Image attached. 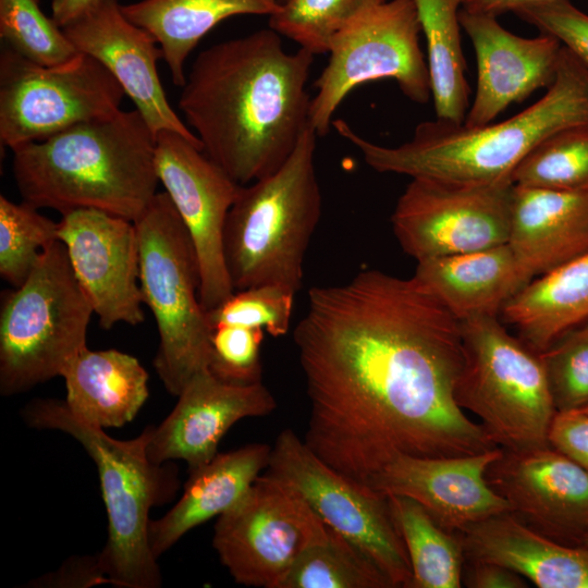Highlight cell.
Segmentation results:
<instances>
[{
	"instance_id": "obj_1",
	"label": "cell",
	"mask_w": 588,
	"mask_h": 588,
	"mask_svg": "<svg viewBox=\"0 0 588 588\" xmlns=\"http://www.w3.org/2000/svg\"><path fill=\"white\" fill-rule=\"evenodd\" d=\"M293 338L310 404L304 441L345 477L370 487L400 456L498 448L455 400L461 321L414 277L365 269L311 287Z\"/></svg>"
},
{
	"instance_id": "obj_2",
	"label": "cell",
	"mask_w": 588,
	"mask_h": 588,
	"mask_svg": "<svg viewBox=\"0 0 588 588\" xmlns=\"http://www.w3.org/2000/svg\"><path fill=\"white\" fill-rule=\"evenodd\" d=\"M262 28L198 53L179 108L204 152L240 185L277 171L310 126L311 52Z\"/></svg>"
},
{
	"instance_id": "obj_3",
	"label": "cell",
	"mask_w": 588,
	"mask_h": 588,
	"mask_svg": "<svg viewBox=\"0 0 588 588\" xmlns=\"http://www.w3.org/2000/svg\"><path fill=\"white\" fill-rule=\"evenodd\" d=\"M583 124H588V69L563 46L546 94L498 123L467 126L436 118L419 123L409 140L389 147L360 136L344 120L332 122L377 172L466 184L512 183L516 167L543 139Z\"/></svg>"
},
{
	"instance_id": "obj_4",
	"label": "cell",
	"mask_w": 588,
	"mask_h": 588,
	"mask_svg": "<svg viewBox=\"0 0 588 588\" xmlns=\"http://www.w3.org/2000/svg\"><path fill=\"white\" fill-rule=\"evenodd\" d=\"M12 152L23 201L38 209H96L134 222L158 193L156 135L135 108Z\"/></svg>"
},
{
	"instance_id": "obj_5",
	"label": "cell",
	"mask_w": 588,
	"mask_h": 588,
	"mask_svg": "<svg viewBox=\"0 0 588 588\" xmlns=\"http://www.w3.org/2000/svg\"><path fill=\"white\" fill-rule=\"evenodd\" d=\"M27 425L68 433L93 458L108 517V538L95 556L105 579L119 588H158L161 573L149 543L150 510L169 502L179 488L174 465L147 454L151 426L136 438L118 440L73 414L65 401L36 399L22 411Z\"/></svg>"
},
{
	"instance_id": "obj_6",
	"label": "cell",
	"mask_w": 588,
	"mask_h": 588,
	"mask_svg": "<svg viewBox=\"0 0 588 588\" xmlns=\"http://www.w3.org/2000/svg\"><path fill=\"white\" fill-rule=\"evenodd\" d=\"M316 138L309 126L277 171L240 186L223 230L234 291L275 284L297 293L303 286L305 256L322 210Z\"/></svg>"
},
{
	"instance_id": "obj_7",
	"label": "cell",
	"mask_w": 588,
	"mask_h": 588,
	"mask_svg": "<svg viewBox=\"0 0 588 588\" xmlns=\"http://www.w3.org/2000/svg\"><path fill=\"white\" fill-rule=\"evenodd\" d=\"M134 223L143 302L159 333L154 367L166 390L177 396L196 372L208 368L210 357L212 328L199 299L197 256L166 192H158Z\"/></svg>"
},
{
	"instance_id": "obj_8",
	"label": "cell",
	"mask_w": 588,
	"mask_h": 588,
	"mask_svg": "<svg viewBox=\"0 0 588 588\" xmlns=\"http://www.w3.org/2000/svg\"><path fill=\"white\" fill-rule=\"evenodd\" d=\"M93 306L60 240L41 253L25 282L2 292L0 392L13 395L54 377L86 344Z\"/></svg>"
},
{
	"instance_id": "obj_9",
	"label": "cell",
	"mask_w": 588,
	"mask_h": 588,
	"mask_svg": "<svg viewBox=\"0 0 588 588\" xmlns=\"http://www.w3.org/2000/svg\"><path fill=\"white\" fill-rule=\"evenodd\" d=\"M463 366L455 400L500 448L523 451L550 445L556 414L539 352L513 336L493 316L461 321Z\"/></svg>"
},
{
	"instance_id": "obj_10",
	"label": "cell",
	"mask_w": 588,
	"mask_h": 588,
	"mask_svg": "<svg viewBox=\"0 0 588 588\" xmlns=\"http://www.w3.org/2000/svg\"><path fill=\"white\" fill-rule=\"evenodd\" d=\"M420 32L413 0H383L362 11L332 37L310 102L309 124L317 136L327 135L334 112L354 88L376 79H394L414 102L430 99Z\"/></svg>"
},
{
	"instance_id": "obj_11",
	"label": "cell",
	"mask_w": 588,
	"mask_h": 588,
	"mask_svg": "<svg viewBox=\"0 0 588 588\" xmlns=\"http://www.w3.org/2000/svg\"><path fill=\"white\" fill-rule=\"evenodd\" d=\"M122 87L93 57L53 65L4 47L0 54V140L11 150L121 110Z\"/></svg>"
},
{
	"instance_id": "obj_12",
	"label": "cell",
	"mask_w": 588,
	"mask_h": 588,
	"mask_svg": "<svg viewBox=\"0 0 588 588\" xmlns=\"http://www.w3.org/2000/svg\"><path fill=\"white\" fill-rule=\"evenodd\" d=\"M266 470L295 491L327 527L363 551L393 588H411V563L387 494L334 470L292 429L277 437Z\"/></svg>"
},
{
	"instance_id": "obj_13",
	"label": "cell",
	"mask_w": 588,
	"mask_h": 588,
	"mask_svg": "<svg viewBox=\"0 0 588 588\" xmlns=\"http://www.w3.org/2000/svg\"><path fill=\"white\" fill-rule=\"evenodd\" d=\"M327 532L295 491L264 474L218 517L212 544L236 583L278 588L297 559Z\"/></svg>"
},
{
	"instance_id": "obj_14",
	"label": "cell",
	"mask_w": 588,
	"mask_h": 588,
	"mask_svg": "<svg viewBox=\"0 0 588 588\" xmlns=\"http://www.w3.org/2000/svg\"><path fill=\"white\" fill-rule=\"evenodd\" d=\"M513 186L413 177L391 216L393 233L416 261L506 244Z\"/></svg>"
},
{
	"instance_id": "obj_15",
	"label": "cell",
	"mask_w": 588,
	"mask_h": 588,
	"mask_svg": "<svg viewBox=\"0 0 588 588\" xmlns=\"http://www.w3.org/2000/svg\"><path fill=\"white\" fill-rule=\"evenodd\" d=\"M156 170L193 242L199 266V299L208 311L233 292L223 249L228 212L240 184L179 133L156 135Z\"/></svg>"
},
{
	"instance_id": "obj_16",
	"label": "cell",
	"mask_w": 588,
	"mask_h": 588,
	"mask_svg": "<svg viewBox=\"0 0 588 588\" xmlns=\"http://www.w3.org/2000/svg\"><path fill=\"white\" fill-rule=\"evenodd\" d=\"M58 240L102 329L145 321L133 221L101 210L76 209L62 213Z\"/></svg>"
},
{
	"instance_id": "obj_17",
	"label": "cell",
	"mask_w": 588,
	"mask_h": 588,
	"mask_svg": "<svg viewBox=\"0 0 588 588\" xmlns=\"http://www.w3.org/2000/svg\"><path fill=\"white\" fill-rule=\"evenodd\" d=\"M489 486L534 530L583 546L588 529V470L551 445L504 450L486 471Z\"/></svg>"
},
{
	"instance_id": "obj_18",
	"label": "cell",
	"mask_w": 588,
	"mask_h": 588,
	"mask_svg": "<svg viewBox=\"0 0 588 588\" xmlns=\"http://www.w3.org/2000/svg\"><path fill=\"white\" fill-rule=\"evenodd\" d=\"M63 30L79 52L110 72L155 135L172 131L201 146L166 96L157 70L163 59L159 45L125 16L119 0H102Z\"/></svg>"
},
{
	"instance_id": "obj_19",
	"label": "cell",
	"mask_w": 588,
	"mask_h": 588,
	"mask_svg": "<svg viewBox=\"0 0 588 588\" xmlns=\"http://www.w3.org/2000/svg\"><path fill=\"white\" fill-rule=\"evenodd\" d=\"M158 426L151 427L147 454L156 464L182 460L195 469L218 454V445L238 420L269 415L277 401L262 383L232 384L208 368L196 372Z\"/></svg>"
},
{
	"instance_id": "obj_20",
	"label": "cell",
	"mask_w": 588,
	"mask_h": 588,
	"mask_svg": "<svg viewBox=\"0 0 588 588\" xmlns=\"http://www.w3.org/2000/svg\"><path fill=\"white\" fill-rule=\"evenodd\" d=\"M502 452L498 446L463 456H400L376 476L370 487L387 495L413 499L439 526L458 534L511 511L506 500L486 479L488 467Z\"/></svg>"
},
{
	"instance_id": "obj_21",
	"label": "cell",
	"mask_w": 588,
	"mask_h": 588,
	"mask_svg": "<svg viewBox=\"0 0 588 588\" xmlns=\"http://www.w3.org/2000/svg\"><path fill=\"white\" fill-rule=\"evenodd\" d=\"M460 23L473 42L477 62L476 93L465 125L491 123L510 105L554 82L562 44L553 36L520 37L502 27L495 16L464 9Z\"/></svg>"
},
{
	"instance_id": "obj_22",
	"label": "cell",
	"mask_w": 588,
	"mask_h": 588,
	"mask_svg": "<svg viewBox=\"0 0 588 588\" xmlns=\"http://www.w3.org/2000/svg\"><path fill=\"white\" fill-rule=\"evenodd\" d=\"M507 244L532 280L588 252V191L513 186Z\"/></svg>"
},
{
	"instance_id": "obj_23",
	"label": "cell",
	"mask_w": 588,
	"mask_h": 588,
	"mask_svg": "<svg viewBox=\"0 0 588 588\" xmlns=\"http://www.w3.org/2000/svg\"><path fill=\"white\" fill-rule=\"evenodd\" d=\"M466 560L505 566L539 588H588V548L553 540L511 511L458 532Z\"/></svg>"
},
{
	"instance_id": "obj_24",
	"label": "cell",
	"mask_w": 588,
	"mask_h": 588,
	"mask_svg": "<svg viewBox=\"0 0 588 588\" xmlns=\"http://www.w3.org/2000/svg\"><path fill=\"white\" fill-rule=\"evenodd\" d=\"M460 321L501 314L531 279L509 244L417 261L413 275Z\"/></svg>"
},
{
	"instance_id": "obj_25",
	"label": "cell",
	"mask_w": 588,
	"mask_h": 588,
	"mask_svg": "<svg viewBox=\"0 0 588 588\" xmlns=\"http://www.w3.org/2000/svg\"><path fill=\"white\" fill-rule=\"evenodd\" d=\"M270 453V445L250 443L218 453L205 465L189 470L180 500L161 518L150 522L154 555L158 559L186 532L235 505L267 468Z\"/></svg>"
},
{
	"instance_id": "obj_26",
	"label": "cell",
	"mask_w": 588,
	"mask_h": 588,
	"mask_svg": "<svg viewBox=\"0 0 588 588\" xmlns=\"http://www.w3.org/2000/svg\"><path fill=\"white\" fill-rule=\"evenodd\" d=\"M61 377L70 411L102 429L132 421L149 395L147 370L136 357L118 350L86 346L68 363Z\"/></svg>"
},
{
	"instance_id": "obj_27",
	"label": "cell",
	"mask_w": 588,
	"mask_h": 588,
	"mask_svg": "<svg viewBox=\"0 0 588 588\" xmlns=\"http://www.w3.org/2000/svg\"><path fill=\"white\" fill-rule=\"evenodd\" d=\"M279 0H139L122 4L125 16L159 45L176 86L185 83V62L201 38L235 15H272Z\"/></svg>"
},
{
	"instance_id": "obj_28",
	"label": "cell",
	"mask_w": 588,
	"mask_h": 588,
	"mask_svg": "<svg viewBox=\"0 0 588 588\" xmlns=\"http://www.w3.org/2000/svg\"><path fill=\"white\" fill-rule=\"evenodd\" d=\"M501 315L539 353L588 321V252L532 279Z\"/></svg>"
},
{
	"instance_id": "obj_29",
	"label": "cell",
	"mask_w": 588,
	"mask_h": 588,
	"mask_svg": "<svg viewBox=\"0 0 588 588\" xmlns=\"http://www.w3.org/2000/svg\"><path fill=\"white\" fill-rule=\"evenodd\" d=\"M426 37L427 64L436 118L463 123L469 86L461 41L460 11L464 0H413Z\"/></svg>"
},
{
	"instance_id": "obj_30",
	"label": "cell",
	"mask_w": 588,
	"mask_h": 588,
	"mask_svg": "<svg viewBox=\"0 0 588 588\" xmlns=\"http://www.w3.org/2000/svg\"><path fill=\"white\" fill-rule=\"evenodd\" d=\"M388 498L411 563V588H460L465 556L458 534L439 526L413 499Z\"/></svg>"
},
{
	"instance_id": "obj_31",
	"label": "cell",
	"mask_w": 588,
	"mask_h": 588,
	"mask_svg": "<svg viewBox=\"0 0 588 588\" xmlns=\"http://www.w3.org/2000/svg\"><path fill=\"white\" fill-rule=\"evenodd\" d=\"M278 588H393L355 544L330 529L294 563Z\"/></svg>"
},
{
	"instance_id": "obj_32",
	"label": "cell",
	"mask_w": 588,
	"mask_h": 588,
	"mask_svg": "<svg viewBox=\"0 0 588 588\" xmlns=\"http://www.w3.org/2000/svg\"><path fill=\"white\" fill-rule=\"evenodd\" d=\"M511 180L517 186L588 191V124L543 139L516 167Z\"/></svg>"
},
{
	"instance_id": "obj_33",
	"label": "cell",
	"mask_w": 588,
	"mask_h": 588,
	"mask_svg": "<svg viewBox=\"0 0 588 588\" xmlns=\"http://www.w3.org/2000/svg\"><path fill=\"white\" fill-rule=\"evenodd\" d=\"M58 240V222L23 201L0 196V274L13 287L21 286L44 249Z\"/></svg>"
},
{
	"instance_id": "obj_34",
	"label": "cell",
	"mask_w": 588,
	"mask_h": 588,
	"mask_svg": "<svg viewBox=\"0 0 588 588\" xmlns=\"http://www.w3.org/2000/svg\"><path fill=\"white\" fill-rule=\"evenodd\" d=\"M383 0H284L269 27L313 54L327 53L332 37L365 9Z\"/></svg>"
},
{
	"instance_id": "obj_35",
	"label": "cell",
	"mask_w": 588,
	"mask_h": 588,
	"mask_svg": "<svg viewBox=\"0 0 588 588\" xmlns=\"http://www.w3.org/2000/svg\"><path fill=\"white\" fill-rule=\"evenodd\" d=\"M0 37L5 46L44 65L62 63L79 51L39 0H0Z\"/></svg>"
},
{
	"instance_id": "obj_36",
	"label": "cell",
	"mask_w": 588,
	"mask_h": 588,
	"mask_svg": "<svg viewBox=\"0 0 588 588\" xmlns=\"http://www.w3.org/2000/svg\"><path fill=\"white\" fill-rule=\"evenodd\" d=\"M295 295L291 289L275 284L237 290L206 311L207 319L212 330L223 324L242 326L282 336L290 331Z\"/></svg>"
},
{
	"instance_id": "obj_37",
	"label": "cell",
	"mask_w": 588,
	"mask_h": 588,
	"mask_svg": "<svg viewBox=\"0 0 588 588\" xmlns=\"http://www.w3.org/2000/svg\"><path fill=\"white\" fill-rule=\"evenodd\" d=\"M553 404L559 412L588 406V321L540 353Z\"/></svg>"
},
{
	"instance_id": "obj_38",
	"label": "cell",
	"mask_w": 588,
	"mask_h": 588,
	"mask_svg": "<svg viewBox=\"0 0 588 588\" xmlns=\"http://www.w3.org/2000/svg\"><path fill=\"white\" fill-rule=\"evenodd\" d=\"M264 330L223 324L215 328L210 340L208 369L232 384L261 382L260 347Z\"/></svg>"
},
{
	"instance_id": "obj_39",
	"label": "cell",
	"mask_w": 588,
	"mask_h": 588,
	"mask_svg": "<svg viewBox=\"0 0 588 588\" xmlns=\"http://www.w3.org/2000/svg\"><path fill=\"white\" fill-rule=\"evenodd\" d=\"M513 13L540 33L556 38L588 69V15L571 0H543Z\"/></svg>"
},
{
	"instance_id": "obj_40",
	"label": "cell",
	"mask_w": 588,
	"mask_h": 588,
	"mask_svg": "<svg viewBox=\"0 0 588 588\" xmlns=\"http://www.w3.org/2000/svg\"><path fill=\"white\" fill-rule=\"evenodd\" d=\"M549 443L588 470V415L580 411L556 413Z\"/></svg>"
},
{
	"instance_id": "obj_41",
	"label": "cell",
	"mask_w": 588,
	"mask_h": 588,
	"mask_svg": "<svg viewBox=\"0 0 588 588\" xmlns=\"http://www.w3.org/2000/svg\"><path fill=\"white\" fill-rule=\"evenodd\" d=\"M462 584L470 588H526L528 580L516 572L497 563L464 561Z\"/></svg>"
},
{
	"instance_id": "obj_42",
	"label": "cell",
	"mask_w": 588,
	"mask_h": 588,
	"mask_svg": "<svg viewBox=\"0 0 588 588\" xmlns=\"http://www.w3.org/2000/svg\"><path fill=\"white\" fill-rule=\"evenodd\" d=\"M102 0H51V17L65 27L97 7Z\"/></svg>"
},
{
	"instance_id": "obj_43",
	"label": "cell",
	"mask_w": 588,
	"mask_h": 588,
	"mask_svg": "<svg viewBox=\"0 0 588 588\" xmlns=\"http://www.w3.org/2000/svg\"><path fill=\"white\" fill-rule=\"evenodd\" d=\"M543 0H464L462 9L470 13L500 16L518 8Z\"/></svg>"
},
{
	"instance_id": "obj_44",
	"label": "cell",
	"mask_w": 588,
	"mask_h": 588,
	"mask_svg": "<svg viewBox=\"0 0 588 588\" xmlns=\"http://www.w3.org/2000/svg\"><path fill=\"white\" fill-rule=\"evenodd\" d=\"M583 546L588 548V529L585 532L584 539H583Z\"/></svg>"
},
{
	"instance_id": "obj_45",
	"label": "cell",
	"mask_w": 588,
	"mask_h": 588,
	"mask_svg": "<svg viewBox=\"0 0 588 588\" xmlns=\"http://www.w3.org/2000/svg\"><path fill=\"white\" fill-rule=\"evenodd\" d=\"M579 411L588 415V406Z\"/></svg>"
},
{
	"instance_id": "obj_46",
	"label": "cell",
	"mask_w": 588,
	"mask_h": 588,
	"mask_svg": "<svg viewBox=\"0 0 588 588\" xmlns=\"http://www.w3.org/2000/svg\"><path fill=\"white\" fill-rule=\"evenodd\" d=\"M279 1H280V3H282L284 0H279Z\"/></svg>"
}]
</instances>
